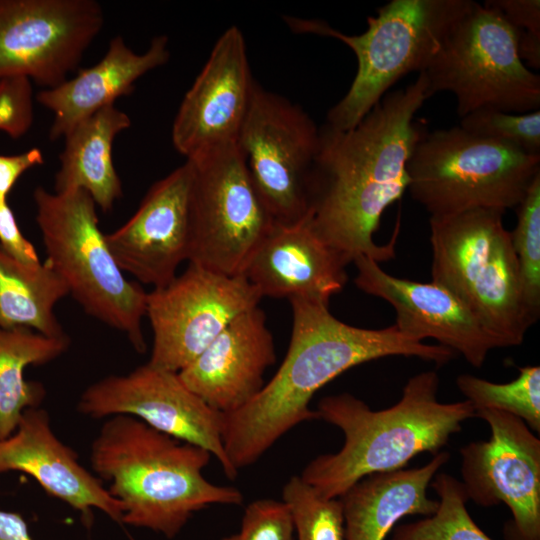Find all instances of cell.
Returning <instances> with one entry per match:
<instances>
[{
    "label": "cell",
    "mask_w": 540,
    "mask_h": 540,
    "mask_svg": "<svg viewBox=\"0 0 540 540\" xmlns=\"http://www.w3.org/2000/svg\"><path fill=\"white\" fill-rule=\"evenodd\" d=\"M32 81L24 76L0 79V131L13 139L25 135L33 123Z\"/></svg>",
    "instance_id": "836d02e7"
},
{
    "label": "cell",
    "mask_w": 540,
    "mask_h": 540,
    "mask_svg": "<svg viewBox=\"0 0 540 540\" xmlns=\"http://www.w3.org/2000/svg\"><path fill=\"white\" fill-rule=\"evenodd\" d=\"M433 479L430 486L439 497L437 510L424 519L395 526L391 540H492L469 515L461 481L446 473Z\"/></svg>",
    "instance_id": "4316f807"
},
{
    "label": "cell",
    "mask_w": 540,
    "mask_h": 540,
    "mask_svg": "<svg viewBox=\"0 0 540 540\" xmlns=\"http://www.w3.org/2000/svg\"><path fill=\"white\" fill-rule=\"evenodd\" d=\"M8 471L29 474L49 495L80 512L88 523L93 509L122 523L121 503L56 436L45 409L25 410L15 431L0 440V474Z\"/></svg>",
    "instance_id": "d6986e66"
},
{
    "label": "cell",
    "mask_w": 540,
    "mask_h": 540,
    "mask_svg": "<svg viewBox=\"0 0 540 540\" xmlns=\"http://www.w3.org/2000/svg\"><path fill=\"white\" fill-rule=\"evenodd\" d=\"M169 57L166 35L154 37L142 54L131 50L121 36L112 38L98 63L79 69L75 77L37 94L38 103L54 115L50 140L64 137L80 121L133 93L135 82L164 65Z\"/></svg>",
    "instance_id": "7402d4cb"
},
{
    "label": "cell",
    "mask_w": 540,
    "mask_h": 540,
    "mask_svg": "<svg viewBox=\"0 0 540 540\" xmlns=\"http://www.w3.org/2000/svg\"><path fill=\"white\" fill-rule=\"evenodd\" d=\"M517 224L511 232L517 258L521 294L534 324L540 316V175L516 207Z\"/></svg>",
    "instance_id": "f1b7e54d"
},
{
    "label": "cell",
    "mask_w": 540,
    "mask_h": 540,
    "mask_svg": "<svg viewBox=\"0 0 540 540\" xmlns=\"http://www.w3.org/2000/svg\"><path fill=\"white\" fill-rule=\"evenodd\" d=\"M518 376L508 383H494L470 374H461L456 385L476 410L494 409L522 419L540 432V367H519Z\"/></svg>",
    "instance_id": "83f0119b"
},
{
    "label": "cell",
    "mask_w": 540,
    "mask_h": 540,
    "mask_svg": "<svg viewBox=\"0 0 540 540\" xmlns=\"http://www.w3.org/2000/svg\"><path fill=\"white\" fill-rule=\"evenodd\" d=\"M69 343L68 336L48 337L28 328L0 327V440L15 431L25 410L39 407L44 399L43 386L25 380V368L56 359Z\"/></svg>",
    "instance_id": "484cf974"
},
{
    "label": "cell",
    "mask_w": 540,
    "mask_h": 540,
    "mask_svg": "<svg viewBox=\"0 0 540 540\" xmlns=\"http://www.w3.org/2000/svg\"><path fill=\"white\" fill-rule=\"evenodd\" d=\"M262 296L243 276H227L189 263L169 284L147 293L153 331L150 363L179 372Z\"/></svg>",
    "instance_id": "7c38bea8"
},
{
    "label": "cell",
    "mask_w": 540,
    "mask_h": 540,
    "mask_svg": "<svg viewBox=\"0 0 540 540\" xmlns=\"http://www.w3.org/2000/svg\"><path fill=\"white\" fill-rule=\"evenodd\" d=\"M503 215L475 209L429 219L432 282L460 298L499 348L522 344L533 325Z\"/></svg>",
    "instance_id": "5b68a950"
},
{
    "label": "cell",
    "mask_w": 540,
    "mask_h": 540,
    "mask_svg": "<svg viewBox=\"0 0 540 540\" xmlns=\"http://www.w3.org/2000/svg\"><path fill=\"white\" fill-rule=\"evenodd\" d=\"M282 501L289 508L297 540H346L339 498H325L300 476H293L283 487Z\"/></svg>",
    "instance_id": "f546056e"
},
{
    "label": "cell",
    "mask_w": 540,
    "mask_h": 540,
    "mask_svg": "<svg viewBox=\"0 0 540 540\" xmlns=\"http://www.w3.org/2000/svg\"><path fill=\"white\" fill-rule=\"evenodd\" d=\"M188 161L193 167L188 261L219 274L242 275L275 222L237 144Z\"/></svg>",
    "instance_id": "30bf717a"
},
{
    "label": "cell",
    "mask_w": 540,
    "mask_h": 540,
    "mask_svg": "<svg viewBox=\"0 0 540 540\" xmlns=\"http://www.w3.org/2000/svg\"><path fill=\"white\" fill-rule=\"evenodd\" d=\"M220 540H294V527L283 501L258 499L245 508L237 533Z\"/></svg>",
    "instance_id": "d6a6232c"
},
{
    "label": "cell",
    "mask_w": 540,
    "mask_h": 540,
    "mask_svg": "<svg viewBox=\"0 0 540 540\" xmlns=\"http://www.w3.org/2000/svg\"><path fill=\"white\" fill-rule=\"evenodd\" d=\"M353 263L355 285L388 302L396 312L395 325L403 333L421 341L432 338L476 368L482 367L491 350L499 348L471 310L447 288L390 275L366 256Z\"/></svg>",
    "instance_id": "ac0fdd59"
},
{
    "label": "cell",
    "mask_w": 540,
    "mask_h": 540,
    "mask_svg": "<svg viewBox=\"0 0 540 540\" xmlns=\"http://www.w3.org/2000/svg\"><path fill=\"white\" fill-rule=\"evenodd\" d=\"M33 199L46 260L69 294L87 314L124 333L144 353L147 292L128 280L116 262L91 196L83 190L50 192L38 186Z\"/></svg>",
    "instance_id": "8992f818"
},
{
    "label": "cell",
    "mask_w": 540,
    "mask_h": 540,
    "mask_svg": "<svg viewBox=\"0 0 540 540\" xmlns=\"http://www.w3.org/2000/svg\"><path fill=\"white\" fill-rule=\"evenodd\" d=\"M0 247L9 256L26 265L41 262L33 244L21 232L7 201H0Z\"/></svg>",
    "instance_id": "e575fe53"
},
{
    "label": "cell",
    "mask_w": 540,
    "mask_h": 540,
    "mask_svg": "<svg viewBox=\"0 0 540 540\" xmlns=\"http://www.w3.org/2000/svg\"><path fill=\"white\" fill-rule=\"evenodd\" d=\"M459 127L472 135L513 145L531 155H540V110L516 114L479 109L460 118Z\"/></svg>",
    "instance_id": "4dcf8cb0"
},
{
    "label": "cell",
    "mask_w": 540,
    "mask_h": 540,
    "mask_svg": "<svg viewBox=\"0 0 540 540\" xmlns=\"http://www.w3.org/2000/svg\"><path fill=\"white\" fill-rule=\"evenodd\" d=\"M320 127L297 104L255 82L237 147L276 224L309 215V181Z\"/></svg>",
    "instance_id": "8fae6325"
},
{
    "label": "cell",
    "mask_w": 540,
    "mask_h": 540,
    "mask_svg": "<svg viewBox=\"0 0 540 540\" xmlns=\"http://www.w3.org/2000/svg\"><path fill=\"white\" fill-rule=\"evenodd\" d=\"M450 454L439 452L420 468L369 475L339 497L345 521L346 540H385L403 517L432 515L438 501L427 489Z\"/></svg>",
    "instance_id": "603a6c76"
},
{
    "label": "cell",
    "mask_w": 540,
    "mask_h": 540,
    "mask_svg": "<svg viewBox=\"0 0 540 540\" xmlns=\"http://www.w3.org/2000/svg\"><path fill=\"white\" fill-rule=\"evenodd\" d=\"M95 475L123 508L122 523L174 538L194 513L213 504L240 505L241 491L202 474L211 453L129 415L101 426L90 447Z\"/></svg>",
    "instance_id": "277c9868"
},
{
    "label": "cell",
    "mask_w": 540,
    "mask_h": 540,
    "mask_svg": "<svg viewBox=\"0 0 540 540\" xmlns=\"http://www.w3.org/2000/svg\"><path fill=\"white\" fill-rule=\"evenodd\" d=\"M514 31L518 55L533 69L540 68V1L487 0Z\"/></svg>",
    "instance_id": "1f68e13d"
},
{
    "label": "cell",
    "mask_w": 540,
    "mask_h": 540,
    "mask_svg": "<svg viewBox=\"0 0 540 540\" xmlns=\"http://www.w3.org/2000/svg\"><path fill=\"white\" fill-rule=\"evenodd\" d=\"M276 361L273 336L258 307L236 317L189 365L183 383L211 408L225 414L250 402Z\"/></svg>",
    "instance_id": "ffe728a7"
},
{
    "label": "cell",
    "mask_w": 540,
    "mask_h": 540,
    "mask_svg": "<svg viewBox=\"0 0 540 540\" xmlns=\"http://www.w3.org/2000/svg\"><path fill=\"white\" fill-rule=\"evenodd\" d=\"M67 295L68 287L47 260L26 265L0 247V327L65 337L54 308Z\"/></svg>",
    "instance_id": "d4e9b609"
},
{
    "label": "cell",
    "mask_w": 540,
    "mask_h": 540,
    "mask_svg": "<svg viewBox=\"0 0 540 540\" xmlns=\"http://www.w3.org/2000/svg\"><path fill=\"white\" fill-rule=\"evenodd\" d=\"M423 72L431 96H455L460 118L485 108L516 114L540 108V76L521 61L510 25L485 2L471 1Z\"/></svg>",
    "instance_id": "9c48e42d"
},
{
    "label": "cell",
    "mask_w": 540,
    "mask_h": 540,
    "mask_svg": "<svg viewBox=\"0 0 540 540\" xmlns=\"http://www.w3.org/2000/svg\"><path fill=\"white\" fill-rule=\"evenodd\" d=\"M94 0H0V79L63 83L103 27Z\"/></svg>",
    "instance_id": "5bb4252c"
},
{
    "label": "cell",
    "mask_w": 540,
    "mask_h": 540,
    "mask_svg": "<svg viewBox=\"0 0 540 540\" xmlns=\"http://www.w3.org/2000/svg\"><path fill=\"white\" fill-rule=\"evenodd\" d=\"M471 1L391 0L367 18V29L358 35L313 20L309 33L340 40L357 59L351 86L328 111L325 124L341 131L354 127L399 79L425 71L443 36Z\"/></svg>",
    "instance_id": "ba28073f"
},
{
    "label": "cell",
    "mask_w": 540,
    "mask_h": 540,
    "mask_svg": "<svg viewBox=\"0 0 540 540\" xmlns=\"http://www.w3.org/2000/svg\"><path fill=\"white\" fill-rule=\"evenodd\" d=\"M292 333L273 378L246 405L223 414L222 441L232 466L254 464L298 424L319 419L314 394L350 368L388 356L417 357L442 366L454 352L403 333L397 326L365 329L346 324L329 303L292 298Z\"/></svg>",
    "instance_id": "7a4b0ae2"
},
{
    "label": "cell",
    "mask_w": 540,
    "mask_h": 540,
    "mask_svg": "<svg viewBox=\"0 0 540 540\" xmlns=\"http://www.w3.org/2000/svg\"><path fill=\"white\" fill-rule=\"evenodd\" d=\"M424 72L403 89L386 93L348 130L320 127L309 181V218L318 234L347 262L366 256L377 263L395 256L374 234L385 210L408 189L407 164L427 132L415 119L430 98Z\"/></svg>",
    "instance_id": "6da1fadb"
},
{
    "label": "cell",
    "mask_w": 540,
    "mask_h": 540,
    "mask_svg": "<svg viewBox=\"0 0 540 540\" xmlns=\"http://www.w3.org/2000/svg\"><path fill=\"white\" fill-rule=\"evenodd\" d=\"M438 388L436 372H421L407 381L395 405L378 411L350 393L323 397L319 419L338 427L344 444L314 458L300 477L319 495L339 498L369 475L401 470L424 452L436 455L476 414L467 400L439 402Z\"/></svg>",
    "instance_id": "3957f363"
},
{
    "label": "cell",
    "mask_w": 540,
    "mask_h": 540,
    "mask_svg": "<svg viewBox=\"0 0 540 540\" xmlns=\"http://www.w3.org/2000/svg\"><path fill=\"white\" fill-rule=\"evenodd\" d=\"M490 426L487 441L461 447V476L468 499L505 504L513 540H540V440L520 418L494 409L476 410Z\"/></svg>",
    "instance_id": "9a60e30c"
},
{
    "label": "cell",
    "mask_w": 540,
    "mask_h": 540,
    "mask_svg": "<svg viewBox=\"0 0 540 540\" xmlns=\"http://www.w3.org/2000/svg\"><path fill=\"white\" fill-rule=\"evenodd\" d=\"M43 163V154L36 147L16 155L0 154V201H7L14 185L27 170Z\"/></svg>",
    "instance_id": "d590c367"
},
{
    "label": "cell",
    "mask_w": 540,
    "mask_h": 540,
    "mask_svg": "<svg viewBox=\"0 0 540 540\" xmlns=\"http://www.w3.org/2000/svg\"><path fill=\"white\" fill-rule=\"evenodd\" d=\"M0 540H33L24 518L16 512L0 509Z\"/></svg>",
    "instance_id": "8d00e7d4"
},
{
    "label": "cell",
    "mask_w": 540,
    "mask_h": 540,
    "mask_svg": "<svg viewBox=\"0 0 540 540\" xmlns=\"http://www.w3.org/2000/svg\"><path fill=\"white\" fill-rule=\"evenodd\" d=\"M131 126L115 104L77 123L65 136L55 175L56 192L83 190L96 206L110 211L122 196V184L112 159L116 136Z\"/></svg>",
    "instance_id": "cb8c5ba5"
},
{
    "label": "cell",
    "mask_w": 540,
    "mask_h": 540,
    "mask_svg": "<svg viewBox=\"0 0 540 540\" xmlns=\"http://www.w3.org/2000/svg\"><path fill=\"white\" fill-rule=\"evenodd\" d=\"M255 82L243 34L231 26L216 41L179 106L171 132L174 148L191 160L236 144Z\"/></svg>",
    "instance_id": "2e32d148"
},
{
    "label": "cell",
    "mask_w": 540,
    "mask_h": 540,
    "mask_svg": "<svg viewBox=\"0 0 540 540\" xmlns=\"http://www.w3.org/2000/svg\"><path fill=\"white\" fill-rule=\"evenodd\" d=\"M347 262L314 229L309 215L274 224L249 259L243 276L263 297L329 303L347 282Z\"/></svg>",
    "instance_id": "44dd1931"
},
{
    "label": "cell",
    "mask_w": 540,
    "mask_h": 540,
    "mask_svg": "<svg viewBox=\"0 0 540 540\" xmlns=\"http://www.w3.org/2000/svg\"><path fill=\"white\" fill-rule=\"evenodd\" d=\"M77 410L94 419L133 416L159 432L209 451L229 479L238 475L222 441L223 413L192 392L178 372L147 362L127 374L107 376L83 391Z\"/></svg>",
    "instance_id": "4fadbf2b"
},
{
    "label": "cell",
    "mask_w": 540,
    "mask_h": 540,
    "mask_svg": "<svg viewBox=\"0 0 540 540\" xmlns=\"http://www.w3.org/2000/svg\"><path fill=\"white\" fill-rule=\"evenodd\" d=\"M193 176L190 161L156 181L135 213L106 241L124 273L160 288L176 276L189 258V200Z\"/></svg>",
    "instance_id": "e0dca14e"
},
{
    "label": "cell",
    "mask_w": 540,
    "mask_h": 540,
    "mask_svg": "<svg viewBox=\"0 0 540 540\" xmlns=\"http://www.w3.org/2000/svg\"><path fill=\"white\" fill-rule=\"evenodd\" d=\"M408 190L430 217L516 208L540 175V155L459 126L426 132L407 164Z\"/></svg>",
    "instance_id": "52a82bcc"
}]
</instances>
